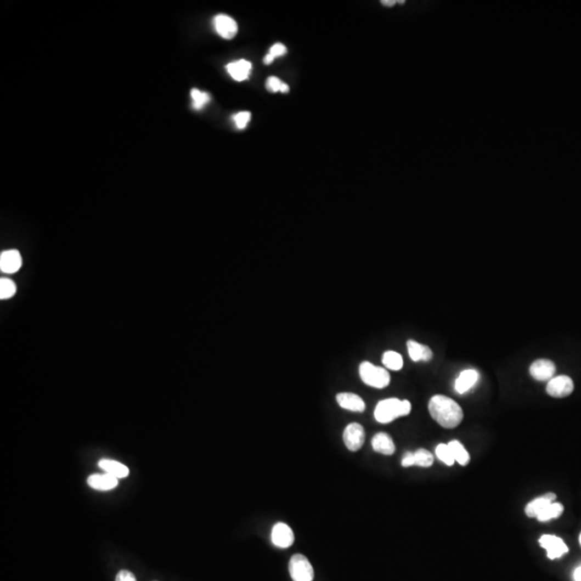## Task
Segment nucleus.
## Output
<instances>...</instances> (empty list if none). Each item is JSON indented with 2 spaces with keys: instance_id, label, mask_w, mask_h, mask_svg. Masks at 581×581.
<instances>
[{
  "instance_id": "nucleus-10",
  "label": "nucleus",
  "mask_w": 581,
  "mask_h": 581,
  "mask_svg": "<svg viewBox=\"0 0 581 581\" xmlns=\"http://www.w3.org/2000/svg\"><path fill=\"white\" fill-rule=\"evenodd\" d=\"M578 182H580V175H578V171L575 168H571V166H567L564 168V175H562V186H569V188H573V186H578Z\"/></svg>"
},
{
  "instance_id": "nucleus-9",
  "label": "nucleus",
  "mask_w": 581,
  "mask_h": 581,
  "mask_svg": "<svg viewBox=\"0 0 581 581\" xmlns=\"http://www.w3.org/2000/svg\"><path fill=\"white\" fill-rule=\"evenodd\" d=\"M547 121H549V114H547L545 110H540V108H534L533 112H530V117H528V125L534 128V130L542 128Z\"/></svg>"
},
{
  "instance_id": "nucleus-7",
  "label": "nucleus",
  "mask_w": 581,
  "mask_h": 581,
  "mask_svg": "<svg viewBox=\"0 0 581 581\" xmlns=\"http://www.w3.org/2000/svg\"><path fill=\"white\" fill-rule=\"evenodd\" d=\"M573 103H575V99H573V96H571L567 89H562V87H551V89H547V91L540 96L538 108L545 110V112L551 117V114H560V112L569 110Z\"/></svg>"
},
{
  "instance_id": "nucleus-3",
  "label": "nucleus",
  "mask_w": 581,
  "mask_h": 581,
  "mask_svg": "<svg viewBox=\"0 0 581 581\" xmlns=\"http://www.w3.org/2000/svg\"><path fill=\"white\" fill-rule=\"evenodd\" d=\"M452 139L459 151L474 164H484L497 157V151L504 139V128L491 119H479L465 123L452 132Z\"/></svg>"
},
{
  "instance_id": "nucleus-5",
  "label": "nucleus",
  "mask_w": 581,
  "mask_h": 581,
  "mask_svg": "<svg viewBox=\"0 0 581 581\" xmlns=\"http://www.w3.org/2000/svg\"><path fill=\"white\" fill-rule=\"evenodd\" d=\"M465 240L470 242V248L476 259H486L493 254L495 245L502 240V227L495 222H484L465 233Z\"/></svg>"
},
{
  "instance_id": "nucleus-2",
  "label": "nucleus",
  "mask_w": 581,
  "mask_h": 581,
  "mask_svg": "<svg viewBox=\"0 0 581 581\" xmlns=\"http://www.w3.org/2000/svg\"><path fill=\"white\" fill-rule=\"evenodd\" d=\"M44 533V513L35 500L7 502L0 511V536L7 545L26 547Z\"/></svg>"
},
{
  "instance_id": "nucleus-6",
  "label": "nucleus",
  "mask_w": 581,
  "mask_h": 581,
  "mask_svg": "<svg viewBox=\"0 0 581 581\" xmlns=\"http://www.w3.org/2000/svg\"><path fill=\"white\" fill-rule=\"evenodd\" d=\"M567 164L558 160L553 153H538L533 162V177L540 186L560 184Z\"/></svg>"
},
{
  "instance_id": "nucleus-8",
  "label": "nucleus",
  "mask_w": 581,
  "mask_h": 581,
  "mask_svg": "<svg viewBox=\"0 0 581 581\" xmlns=\"http://www.w3.org/2000/svg\"><path fill=\"white\" fill-rule=\"evenodd\" d=\"M0 581H33V571L24 560L4 556L0 560Z\"/></svg>"
},
{
  "instance_id": "nucleus-1",
  "label": "nucleus",
  "mask_w": 581,
  "mask_h": 581,
  "mask_svg": "<svg viewBox=\"0 0 581 581\" xmlns=\"http://www.w3.org/2000/svg\"><path fill=\"white\" fill-rule=\"evenodd\" d=\"M427 48L434 65L448 78H465L476 65L474 44L452 29L434 31L427 40Z\"/></svg>"
},
{
  "instance_id": "nucleus-4",
  "label": "nucleus",
  "mask_w": 581,
  "mask_h": 581,
  "mask_svg": "<svg viewBox=\"0 0 581 581\" xmlns=\"http://www.w3.org/2000/svg\"><path fill=\"white\" fill-rule=\"evenodd\" d=\"M382 193H384V198H386L387 218H392V220L405 218L423 200V194H420V190L416 186L401 184L394 177H386L384 179Z\"/></svg>"
}]
</instances>
